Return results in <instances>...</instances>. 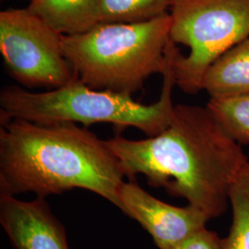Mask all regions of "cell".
<instances>
[{
    "instance_id": "6da1fadb",
    "label": "cell",
    "mask_w": 249,
    "mask_h": 249,
    "mask_svg": "<svg viewBox=\"0 0 249 249\" xmlns=\"http://www.w3.org/2000/svg\"><path fill=\"white\" fill-rule=\"evenodd\" d=\"M106 143L125 178L143 175L150 186L185 198L210 220L227 211L231 186L249 163L240 144L200 106H175L169 124L156 136H116Z\"/></svg>"
},
{
    "instance_id": "7a4b0ae2",
    "label": "cell",
    "mask_w": 249,
    "mask_h": 249,
    "mask_svg": "<svg viewBox=\"0 0 249 249\" xmlns=\"http://www.w3.org/2000/svg\"><path fill=\"white\" fill-rule=\"evenodd\" d=\"M124 178L106 141L75 123L12 119L1 126V195L34 193L45 198L80 188L120 210Z\"/></svg>"
},
{
    "instance_id": "3957f363",
    "label": "cell",
    "mask_w": 249,
    "mask_h": 249,
    "mask_svg": "<svg viewBox=\"0 0 249 249\" xmlns=\"http://www.w3.org/2000/svg\"><path fill=\"white\" fill-rule=\"evenodd\" d=\"M177 45L170 40L166 48V67L158 101L143 105L132 96L107 89H94L79 80L45 92H30L16 86L0 93L1 124L22 119L41 124L75 123L89 125L112 124L116 128L133 126L147 137H153L167 127L175 106L173 89L177 86L174 55Z\"/></svg>"
},
{
    "instance_id": "277c9868",
    "label": "cell",
    "mask_w": 249,
    "mask_h": 249,
    "mask_svg": "<svg viewBox=\"0 0 249 249\" xmlns=\"http://www.w3.org/2000/svg\"><path fill=\"white\" fill-rule=\"evenodd\" d=\"M170 29L169 13L140 22H100L63 36V50L83 84L132 96L151 75L164 71Z\"/></svg>"
},
{
    "instance_id": "5b68a950",
    "label": "cell",
    "mask_w": 249,
    "mask_h": 249,
    "mask_svg": "<svg viewBox=\"0 0 249 249\" xmlns=\"http://www.w3.org/2000/svg\"><path fill=\"white\" fill-rule=\"evenodd\" d=\"M170 38L188 47L177 48L174 74L187 94L202 90L209 67L225 51L249 38V0H172Z\"/></svg>"
},
{
    "instance_id": "8992f818",
    "label": "cell",
    "mask_w": 249,
    "mask_h": 249,
    "mask_svg": "<svg viewBox=\"0 0 249 249\" xmlns=\"http://www.w3.org/2000/svg\"><path fill=\"white\" fill-rule=\"evenodd\" d=\"M62 37L27 8L0 12V53L10 76L28 88L57 89L79 80Z\"/></svg>"
},
{
    "instance_id": "52a82bcc",
    "label": "cell",
    "mask_w": 249,
    "mask_h": 249,
    "mask_svg": "<svg viewBox=\"0 0 249 249\" xmlns=\"http://www.w3.org/2000/svg\"><path fill=\"white\" fill-rule=\"evenodd\" d=\"M120 204V211L140 223L159 249H172L210 221L192 205L177 207L161 201L135 180L124 182L121 187Z\"/></svg>"
},
{
    "instance_id": "ba28073f",
    "label": "cell",
    "mask_w": 249,
    "mask_h": 249,
    "mask_svg": "<svg viewBox=\"0 0 249 249\" xmlns=\"http://www.w3.org/2000/svg\"><path fill=\"white\" fill-rule=\"evenodd\" d=\"M0 223L14 249H70L62 223L43 197L0 194Z\"/></svg>"
},
{
    "instance_id": "9c48e42d",
    "label": "cell",
    "mask_w": 249,
    "mask_h": 249,
    "mask_svg": "<svg viewBox=\"0 0 249 249\" xmlns=\"http://www.w3.org/2000/svg\"><path fill=\"white\" fill-rule=\"evenodd\" d=\"M202 90L210 98L249 94V38L225 51L209 67Z\"/></svg>"
},
{
    "instance_id": "30bf717a",
    "label": "cell",
    "mask_w": 249,
    "mask_h": 249,
    "mask_svg": "<svg viewBox=\"0 0 249 249\" xmlns=\"http://www.w3.org/2000/svg\"><path fill=\"white\" fill-rule=\"evenodd\" d=\"M27 9L62 36L83 34L100 23V0H34Z\"/></svg>"
},
{
    "instance_id": "8fae6325",
    "label": "cell",
    "mask_w": 249,
    "mask_h": 249,
    "mask_svg": "<svg viewBox=\"0 0 249 249\" xmlns=\"http://www.w3.org/2000/svg\"><path fill=\"white\" fill-rule=\"evenodd\" d=\"M229 203L231 223L228 235L223 238V249H249V163L233 182Z\"/></svg>"
},
{
    "instance_id": "7c38bea8",
    "label": "cell",
    "mask_w": 249,
    "mask_h": 249,
    "mask_svg": "<svg viewBox=\"0 0 249 249\" xmlns=\"http://www.w3.org/2000/svg\"><path fill=\"white\" fill-rule=\"evenodd\" d=\"M172 0H100V22H140L169 13Z\"/></svg>"
},
{
    "instance_id": "4fadbf2b",
    "label": "cell",
    "mask_w": 249,
    "mask_h": 249,
    "mask_svg": "<svg viewBox=\"0 0 249 249\" xmlns=\"http://www.w3.org/2000/svg\"><path fill=\"white\" fill-rule=\"evenodd\" d=\"M206 107L241 146L249 145V94L210 98Z\"/></svg>"
},
{
    "instance_id": "5bb4252c",
    "label": "cell",
    "mask_w": 249,
    "mask_h": 249,
    "mask_svg": "<svg viewBox=\"0 0 249 249\" xmlns=\"http://www.w3.org/2000/svg\"><path fill=\"white\" fill-rule=\"evenodd\" d=\"M170 249H223V238L204 227Z\"/></svg>"
},
{
    "instance_id": "9a60e30c",
    "label": "cell",
    "mask_w": 249,
    "mask_h": 249,
    "mask_svg": "<svg viewBox=\"0 0 249 249\" xmlns=\"http://www.w3.org/2000/svg\"><path fill=\"white\" fill-rule=\"evenodd\" d=\"M32 1H34V0H29V2H32Z\"/></svg>"
}]
</instances>
